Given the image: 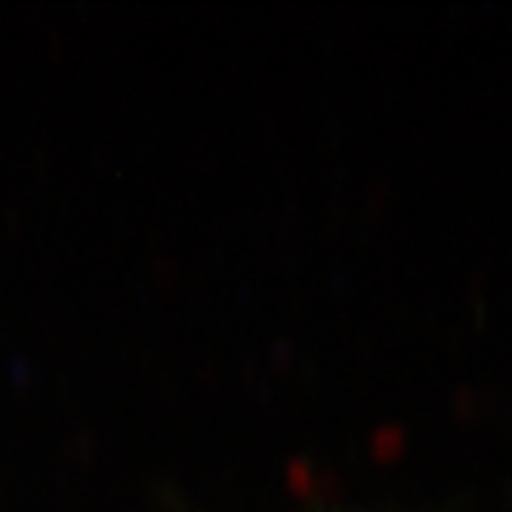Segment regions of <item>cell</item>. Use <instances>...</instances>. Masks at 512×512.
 I'll list each match as a JSON object with an SVG mask.
<instances>
[]
</instances>
